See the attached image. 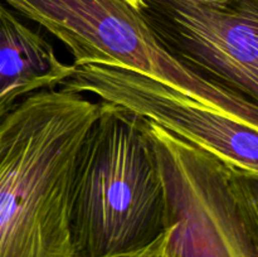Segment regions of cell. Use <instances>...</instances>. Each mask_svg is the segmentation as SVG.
<instances>
[{"label": "cell", "mask_w": 258, "mask_h": 257, "mask_svg": "<svg viewBox=\"0 0 258 257\" xmlns=\"http://www.w3.org/2000/svg\"><path fill=\"white\" fill-rule=\"evenodd\" d=\"M141 10L159 42L198 75L258 98V0L226 5L143 0Z\"/></svg>", "instance_id": "8992f818"}, {"label": "cell", "mask_w": 258, "mask_h": 257, "mask_svg": "<svg viewBox=\"0 0 258 257\" xmlns=\"http://www.w3.org/2000/svg\"><path fill=\"white\" fill-rule=\"evenodd\" d=\"M170 227L168 199L143 118L101 101L78 153L71 189L77 257H118Z\"/></svg>", "instance_id": "7a4b0ae2"}, {"label": "cell", "mask_w": 258, "mask_h": 257, "mask_svg": "<svg viewBox=\"0 0 258 257\" xmlns=\"http://www.w3.org/2000/svg\"><path fill=\"white\" fill-rule=\"evenodd\" d=\"M163 176L175 257H258V174L143 118Z\"/></svg>", "instance_id": "3957f363"}, {"label": "cell", "mask_w": 258, "mask_h": 257, "mask_svg": "<svg viewBox=\"0 0 258 257\" xmlns=\"http://www.w3.org/2000/svg\"><path fill=\"white\" fill-rule=\"evenodd\" d=\"M59 87L82 95L92 93L242 170L258 174V126L206 106L161 81L122 68L82 65L75 66L71 77Z\"/></svg>", "instance_id": "5b68a950"}, {"label": "cell", "mask_w": 258, "mask_h": 257, "mask_svg": "<svg viewBox=\"0 0 258 257\" xmlns=\"http://www.w3.org/2000/svg\"><path fill=\"white\" fill-rule=\"evenodd\" d=\"M101 101L72 91L28 96L0 122V257H77L76 161Z\"/></svg>", "instance_id": "6da1fadb"}, {"label": "cell", "mask_w": 258, "mask_h": 257, "mask_svg": "<svg viewBox=\"0 0 258 257\" xmlns=\"http://www.w3.org/2000/svg\"><path fill=\"white\" fill-rule=\"evenodd\" d=\"M125 2L128 3V4H130L133 8H135V9L140 10V12L143 10V8H144L143 0H125Z\"/></svg>", "instance_id": "30bf717a"}, {"label": "cell", "mask_w": 258, "mask_h": 257, "mask_svg": "<svg viewBox=\"0 0 258 257\" xmlns=\"http://www.w3.org/2000/svg\"><path fill=\"white\" fill-rule=\"evenodd\" d=\"M73 70L39 32L0 3V122L28 96L59 87Z\"/></svg>", "instance_id": "52a82bcc"}, {"label": "cell", "mask_w": 258, "mask_h": 257, "mask_svg": "<svg viewBox=\"0 0 258 257\" xmlns=\"http://www.w3.org/2000/svg\"><path fill=\"white\" fill-rule=\"evenodd\" d=\"M59 39L73 66L122 68L161 81L206 106L258 126L257 103L198 75L159 42L140 10L125 0H7Z\"/></svg>", "instance_id": "277c9868"}, {"label": "cell", "mask_w": 258, "mask_h": 257, "mask_svg": "<svg viewBox=\"0 0 258 257\" xmlns=\"http://www.w3.org/2000/svg\"><path fill=\"white\" fill-rule=\"evenodd\" d=\"M184 2L203 3V4H214V5H226V4H232V3H236V2H241V0H184Z\"/></svg>", "instance_id": "9c48e42d"}, {"label": "cell", "mask_w": 258, "mask_h": 257, "mask_svg": "<svg viewBox=\"0 0 258 257\" xmlns=\"http://www.w3.org/2000/svg\"><path fill=\"white\" fill-rule=\"evenodd\" d=\"M170 229L171 226L149 246L118 257H175L170 246Z\"/></svg>", "instance_id": "ba28073f"}]
</instances>
